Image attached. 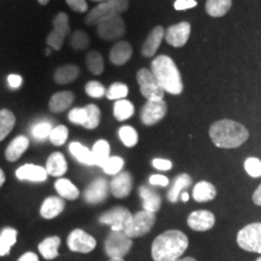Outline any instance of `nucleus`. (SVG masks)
I'll list each match as a JSON object with an SVG mask.
<instances>
[{"mask_svg": "<svg viewBox=\"0 0 261 261\" xmlns=\"http://www.w3.org/2000/svg\"><path fill=\"white\" fill-rule=\"evenodd\" d=\"M18 261H39V259H38L37 254L29 252V253L23 254V255L19 257Z\"/></svg>", "mask_w": 261, "mask_h": 261, "instance_id": "5fc2aeb1", "label": "nucleus"}, {"mask_svg": "<svg viewBox=\"0 0 261 261\" xmlns=\"http://www.w3.org/2000/svg\"><path fill=\"white\" fill-rule=\"evenodd\" d=\"M175 261H196L194 257H184V259H178Z\"/></svg>", "mask_w": 261, "mask_h": 261, "instance_id": "bf43d9fd", "label": "nucleus"}, {"mask_svg": "<svg viewBox=\"0 0 261 261\" xmlns=\"http://www.w3.org/2000/svg\"><path fill=\"white\" fill-rule=\"evenodd\" d=\"M244 169L250 177L260 178L261 177V160L257 158H248L244 161Z\"/></svg>", "mask_w": 261, "mask_h": 261, "instance_id": "c03bdc74", "label": "nucleus"}, {"mask_svg": "<svg viewBox=\"0 0 261 261\" xmlns=\"http://www.w3.org/2000/svg\"><path fill=\"white\" fill-rule=\"evenodd\" d=\"M165 28L162 25H156L151 32L149 33L148 38L145 39V41L142 45V56L143 57H152L155 56L156 52H158L160 45L165 38Z\"/></svg>", "mask_w": 261, "mask_h": 261, "instance_id": "f3484780", "label": "nucleus"}, {"mask_svg": "<svg viewBox=\"0 0 261 261\" xmlns=\"http://www.w3.org/2000/svg\"><path fill=\"white\" fill-rule=\"evenodd\" d=\"M64 205V201L61 197H55V196L47 197L40 208L41 217L44 219H54L63 212Z\"/></svg>", "mask_w": 261, "mask_h": 261, "instance_id": "4be33fe9", "label": "nucleus"}, {"mask_svg": "<svg viewBox=\"0 0 261 261\" xmlns=\"http://www.w3.org/2000/svg\"><path fill=\"white\" fill-rule=\"evenodd\" d=\"M46 172L52 177H62L68 169L67 161H65L63 154L61 152H54L46 161Z\"/></svg>", "mask_w": 261, "mask_h": 261, "instance_id": "a878e982", "label": "nucleus"}, {"mask_svg": "<svg viewBox=\"0 0 261 261\" xmlns=\"http://www.w3.org/2000/svg\"><path fill=\"white\" fill-rule=\"evenodd\" d=\"M188 247L187 234L179 230H168L155 238L151 256L154 261H175L180 259Z\"/></svg>", "mask_w": 261, "mask_h": 261, "instance_id": "f257e3e1", "label": "nucleus"}, {"mask_svg": "<svg viewBox=\"0 0 261 261\" xmlns=\"http://www.w3.org/2000/svg\"><path fill=\"white\" fill-rule=\"evenodd\" d=\"M151 73L165 92L178 96L184 90L181 75L175 62L166 55H160L151 62Z\"/></svg>", "mask_w": 261, "mask_h": 261, "instance_id": "7ed1b4c3", "label": "nucleus"}, {"mask_svg": "<svg viewBox=\"0 0 261 261\" xmlns=\"http://www.w3.org/2000/svg\"><path fill=\"white\" fill-rule=\"evenodd\" d=\"M69 151L70 154L74 156L77 161L84 163L87 166H93L94 165V159L92 155V150L87 149L86 146L80 144L77 142H73L69 144Z\"/></svg>", "mask_w": 261, "mask_h": 261, "instance_id": "7c9ffc66", "label": "nucleus"}, {"mask_svg": "<svg viewBox=\"0 0 261 261\" xmlns=\"http://www.w3.org/2000/svg\"><path fill=\"white\" fill-rule=\"evenodd\" d=\"M16 123V116L9 109L0 110V142L4 140L14 129Z\"/></svg>", "mask_w": 261, "mask_h": 261, "instance_id": "473e14b6", "label": "nucleus"}, {"mask_svg": "<svg viewBox=\"0 0 261 261\" xmlns=\"http://www.w3.org/2000/svg\"><path fill=\"white\" fill-rule=\"evenodd\" d=\"M256 261H261V257H259V259H257Z\"/></svg>", "mask_w": 261, "mask_h": 261, "instance_id": "0e129e2a", "label": "nucleus"}, {"mask_svg": "<svg viewBox=\"0 0 261 261\" xmlns=\"http://www.w3.org/2000/svg\"><path fill=\"white\" fill-rule=\"evenodd\" d=\"M85 91L92 98H102L103 96H106L107 92L106 87L99 81H90V83H87L86 86H85Z\"/></svg>", "mask_w": 261, "mask_h": 261, "instance_id": "a18cd8bd", "label": "nucleus"}, {"mask_svg": "<svg viewBox=\"0 0 261 261\" xmlns=\"http://www.w3.org/2000/svg\"><path fill=\"white\" fill-rule=\"evenodd\" d=\"M80 69L77 65L74 64H64L58 67L56 71H55L54 79L57 84L60 85H65L69 84L71 81L76 80L79 77Z\"/></svg>", "mask_w": 261, "mask_h": 261, "instance_id": "bb28decb", "label": "nucleus"}, {"mask_svg": "<svg viewBox=\"0 0 261 261\" xmlns=\"http://www.w3.org/2000/svg\"><path fill=\"white\" fill-rule=\"evenodd\" d=\"M253 202L256 205H261V184L257 187V189L253 194Z\"/></svg>", "mask_w": 261, "mask_h": 261, "instance_id": "6e6d98bb", "label": "nucleus"}, {"mask_svg": "<svg viewBox=\"0 0 261 261\" xmlns=\"http://www.w3.org/2000/svg\"><path fill=\"white\" fill-rule=\"evenodd\" d=\"M108 197V182L106 179L98 178L93 180L85 190L84 198L89 203L96 204L103 202Z\"/></svg>", "mask_w": 261, "mask_h": 261, "instance_id": "a211bd4d", "label": "nucleus"}, {"mask_svg": "<svg viewBox=\"0 0 261 261\" xmlns=\"http://www.w3.org/2000/svg\"><path fill=\"white\" fill-rule=\"evenodd\" d=\"M167 114V103L162 100H149L140 110V120L145 126H152L161 121Z\"/></svg>", "mask_w": 261, "mask_h": 261, "instance_id": "f8f14e48", "label": "nucleus"}, {"mask_svg": "<svg viewBox=\"0 0 261 261\" xmlns=\"http://www.w3.org/2000/svg\"><path fill=\"white\" fill-rule=\"evenodd\" d=\"M191 182H192V179L190 175L187 174V173H182V174L177 175V177L174 178V180H173L172 187L168 191L167 197L169 202L175 203V202L178 201L179 196H180L182 190H185V189L190 187Z\"/></svg>", "mask_w": 261, "mask_h": 261, "instance_id": "cd10ccee", "label": "nucleus"}, {"mask_svg": "<svg viewBox=\"0 0 261 261\" xmlns=\"http://www.w3.org/2000/svg\"><path fill=\"white\" fill-rule=\"evenodd\" d=\"M125 166V161L120 156H110L107 160V162L102 166L103 171L109 175H116L121 172V169Z\"/></svg>", "mask_w": 261, "mask_h": 261, "instance_id": "a19ab883", "label": "nucleus"}, {"mask_svg": "<svg viewBox=\"0 0 261 261\" xmlns=\"http://www.w3.org/2000/svg\"><path fill=\"white\" fill-rule=\"evenodd\" d=\"M210 137L218 148L234 149L247 142L249 132L242 123L225 119L212 123Z\"/></svg>", "mask_w": 261, "mask_h": 261, "instance_id": "f03ea898", "label": "nucleus"}, {"mask_svg": "<svg viewBox=\"0 0 261 261\" xmlns=\"http://www.w3.org/2000/svg\"><path fill=\"white\" fill-rule=\"evenodd\" d=\"M132 238L125 231H113L106 240V253L110 259H123L132 248Z\"/></svg>", "mask_w": 261, "mask_h": 261, "instance_id": "39448f33", "label": "nucleus"}, {"mask_svg": "<svg viewBox=\"0 0 261 261\" xmlns=\"http://www.w3.org/2000/svg\"><path fill=\"white\" fill-rule=\"evenodd\" d=\"M133 114H135V106L129 100L120 99L114 104V116L117 121L128 120L129 117L133 116Z\"/></svg>", "mask_w": 261, "mask_h": 261, "instance_id": "f704fd0d", "label": "nucleus"}, {"mask_svg": "<svg viewBox=\"0 0 261 261\" xmlns=\"http://www.w3.org/2000/svg\"><path fill=\"white\" fill-rule=\"evenodd\" d=\"M133 50L129 42L119 41L109 52V60L114 65H123L130 60Z\"/></svg>", "mask_w": 261, "mask_h": 261, "instance_id": "aec40b11", "label": "nucleus"}, {"mask_svg": "<svg viewBox=\"0 0 261 261\" xmlns=\"http://www.w3.org/2000/svg\"><path fill=\"white\" fill-rule=\"evenodd\" d=\"M189 227L194 231H203L211 230L215 225V217L210 211H195L189 215L188 218Z\"/></svg>", "mask_w": 261, "mask_h": 261, "instance_id": "2eb2a0df", "label": "nucleus"}, {"mask_svg": "<svg viewBox=\"0 0 261 261\" xmlns=\"http://www.w3.org/2000/svg\"><path fill=\"white\" fill-rule=\"evenodd\" d=\"M4 182H5V173L2 168H0V188L3 187V184H4Z\"/></svg>", "mask_w": 261, "mask_h": 261, "instance_id": "4d7b16f0", "label": "nucleus"}, {"mask_svg": "<svg viewBox=\"0 0 261 261\" xmlns=\"http://www.w3.org/2000/svg\"><path fill=\"white\" fill-rule=\"evenodd\" d=\"M232 0H207L205 2V12L211 17H223L230 11Z\"/></svg>", "mask_w": 261, "mask_h": 261, "instance_id": "c85d7f7f", "label": "nucleus"}, {"mask_svg": "<svg viewBox=\"0 0 261 261\" xmlns=\"http://www.w3.org/2000/svg\"><path fill=\"white\" fill-rule=\"evenodd\" d=\"M55 188L62 198H65V200L74 201L79 197L80 191L75 185L71 182L69 179L61 178L55 182Z\"/></svg>", "mask_w": 261, "mask_h": 261, "instance_id": "c756f323", "label": "nucleus"}, {"mask_svg": "<svg viewBox=\"0 0 261 261\" xmlns=\"http://www.w3.org/2000/svg\"><path fill=\"white\" fill-rule=\"evenodd\" d=\"M132 213L125 207H115L99 217V223L112 226L113 231H125L132 220Z\"/></svg>", "mask_w": 261, "mask_h": 261, "instance_id": "9b49d317", "label": "nucleus"}, {"mask_svg": "<svg viewBox=\"0 0 261 261\" xmlns=\"http://www.w3.org/2000/svg\"><path fill=\"white\" fill-rule=\"evenodd\" d=\"M133 187V178L128 172H120L114 175L110 182V191L117 198H125L130 194Z\"/></svg>", "mask_w": 261, "mask_h": 261, "instance_id": "dca6fc26", "label": "nucleus"}, {"mask_svg": "<svg viewBox=\"0 0 261 261\" xmlns=\"http://www.w3.org/2000/svg\"><path fill=\"white\" fill-rule=\"evenodd\" d=\"M52 24H54V28H52L50 34L47 35L46 44L54 50L60 51L63 46L65 37L70 33L69 17L64 12H60V14L55 16Z\"/></svg>", "mask_w": 261, "mask_h": 261, "instance_id": "1a4fd4ad", "label": "nucleus"}, {"mask_svg": "<svg viewBox=\"0 0 261 261\" xmlns=\"http://www.w3.org/2000/svg\"><path fill=\"white\" fill-rule=\"evenodd\" d=\"M237 243L243 250L261 254V223L244 226L237 234Z\"/></svg>", "mask_w": 261, "mask_h": 261, "instance_id": "6e6552de", "label": "nucleus"}, {"mask_svg": "<svg viewBox=\"0 0 261 261\" xmlns=\"http://www.w3.org/2000/svg\"><path fill=\"white\" fill-rule=\"evenodd\" d=\"M29 146V139L24 136H18L10 143L5 151V158L10 162H15L24 154Z\"/></svg>", "mask_w": 261, "mask_h": 261, "instance_id": "5701e85b", "label": "nucleus"}, {"mask_svg": "<svg viewBox=\"0 0 261 261\" xmlns=\"http://www.w3.org/2000/svg\"><path fill=\"white\" fill-rule=\"evenodd\" d=\"M92 155L94 159V165L102 167L107 160L110 158V145L107 140L100 139L96 142L92 148Z\"/></svg>", "mask_w": 261, "mask_h": 261, "instance_id": "72a5a7b5", "label": "nucleus"}, {"mask_svg": "<svg viewBox=\"0 0 261 261\" xmlns=\"http://www.w3.org/2000/svg\"><path fill=\"white\" fill-rule=\"evenodd\" d=\"M38 2H39V4H40V5H47L50 0H38Z\"/></svg>", "mask_w": 261, "mask_h": 261, "instance_id": "052dcab7", "label": "nucleus"}, {"mask_svg": "<svg viewBox=\"0 0 261 261\" xmlns=\"http://www.w3.org/2000/svg\"><path fill=\"white\" fill-rule=\"evenodd\" d=\"M128 8V0H108V2L100 3L91 10L89 15L85 17V23L87 25H97L103 19L126 12Z\"/></svg>", "mask_w": 261, "mask_h": 261, "instance_id": "20e7f679", "label": "nucleus"}, {"mask_svg": "<svg viewBox=\"0 0 261 261\" xmlns=\"http://www.w3.org/2000/svg\"><path fill=\"white\" fill-rule=\"evenodd\" d=\"M96 240L80 228L71 231L69 237H68V247L71 252L85 254L91 253L96 248Z\"/></svg>", "mask_w": 261, "mask_h": 261, "instance_id": "ddd939ff", "label": "nucleus"}, {"mask_svg": "<svg viewBox=\"0 0 261 261\" xmlns=\"http://www.w3.org/2000/svg\"><path fill=\"white\" fill-rule=\"evenodd\" d=\"M197 6V2L196 0H175L174 2V9L178 11L181 10H189Z\"/></svg>", "mask_w": 261, "mask_h": 261, "instance_id": "8fccbe9b", "label": "nucleus"}, {"mask_svg": "<svg viewBox=\"0 0 261 261\" xmlns=\"http://www.w3.org/2000/svg\"><path fill=\"white\" fill-rule=\"evenodd\" d=\"M97 33L100 39L107 41L121 39L126 33V24L120 15L106 18L97 24Z\"/></svg>", "mask_w": 261, "mask_h": 261, "instance_id": "9d476101", "label": "nucleus"}, {"mask_svg": "<svg viewBox=\"0 0 261 261\" xmlns=\"http://www.w3.org/2000/svg\"><path fill=\"white\" fill-rule=\"evenodd\" d=\"M68 119H69V121L71 123H74V125L84 126L87 119L86 109H85V108H74V109H71L69 112Z\"/></svg>", "mask_w": 261, "mask_h": 261, "instance_id": "de8ad7c7", "label": "nucleus"}, {"mask_svg": "<svg viewBox=\"0 0 261 261\" xmlns=\"http://www.w3.org/2000/svg\"><path fill=\"white\" fill-rule=\"evenodd\" d=\"M191 34V25L189 22H179L177 24H172L165 33V39L173 47H182Z\"/></svg>", "mask_w": 261, "mask_h": 261, "instance_id": "4468645a", "label": "nucleus"}, {"mask_svg": "<svg viewBox=\"0 0 261 261\" xmlns=\"http://www.w3.org/2000/svg\"><path fill=\"white\" fill-rule=\"evenodd\" d=\"M74 102V94L71 91H61L51 97L48 108L52 113H62L67 110Z\"/></svg>", "mask_w": 261, "mask_h": 261, "instance_id": "b1692460", "label": "nucleus"}, {"mask_svg": "<svg viewBox=\"0 0 261 261\" xmlns=\"http://www.w3.org/2000/svg\"><path fill=\"white\" fill-rule=\"evenodd\" d=\"M68 136H69L68 127L64 125H60V126L55 127V128L51 130L50 137H48V138H50L52 144L56 145V146H60V145H63L64 143L67 142Z\"/></svg>", "mask_w": 261, "mask_h": 261, "instance_id": "79ce46f5", "label": "nucleus"}, {"mask_svg": "<svg viewBox=\"0 0 261 261\" xmlns=\"http://www.w3.org/2000/svg\"><path fill=\"white\" fill-rule=\"evenodd\" d=\"M137 81H138L140 93L148 102L165 99V91L159 85L151 70L145 69V68L139 69L137 73Z\"/></svg>", "mask_w": 261, "mask_h": 261, "instance_id": "423d86ee", "label": "nucleus"}, {"mask_svg": "<svg viewBox=\"0 0 261 261\" xmlns=\"http://www.w3.org/2000/svg\"><path fill=\"white\" fill-rule=\"evenodd\" d=\"M217 196V189L210 181H198L192 190V197L196 202H208L214 200Z\"/></svg>", "mask_w": 261, "mask_h": 261, "instance_id": "393cba45", "label": "nucleus"}, {"mask_svg": "<svg viewBox=\"0 0 261 261\" xmlns=\"http://www.w3.org/2000/svg\"><path fill=\"white\" fill-rule=\"evenodd\" d=\"M16 177L21 180L41 182L47 179L46 169L37 165H24L16 171Z\"/></svg>", "mask_w": 261, "mask_h": 261, "instance_id": "6ab92c4d", "label": "nucleus"}, {"mask_svg": "<svg viewBox=\"0 0 261 261\" xmlns=\"http://www.w3.org/2000/svg\"><path fill=\"white\" fill-rule=\"evenodd\" d=\"M149 182L151 185H154V187H167V185L169 184V180L167 177H165V175L154 174L150 177Z\"/></svg>", "mask_w": 261, "mask_h": 261, "instance_id": "603ef678", "label": "nucleus"}, {"mask_svg": "<svg viewBox=\"0 0 261 261\" xmlns=\"http://www.w3.org/2000/svg\"><path fill=\"white\" fill-rule=\"evenodd\" d=\"M17 231L12 227H6L0 233V256L8 255L11 247L16 243Z\"/></svg>", "mask_w": 261, "mask_h": 261, "instance_id": "c9c22d12", "label": "nucleus"}, {"mask_svg": "<svg viewBox=\"0 0 261 261\" xmlns=\"http://www.w3.org/2000/svg\"><path fill=\"white\" fill-rule=\"evenodd\" d=\"M92 2H99V3H104V2H108V0H92Z\"/></svg>", "mask_w": 261, "mask_h": 261, "instance_id": "e2e57ef3", "label": "nucleus"}, {"mask_svg": "<svg viewBox=\"0 0 261 261\" xmlns=\"http://www.w3.org/2000/svg\"><path fill=\"white\" fill-rule=\"evenodd\" d=\"M87 113V119L84 127L87 129H94L99 126L100 122V109L94 104H89L85 107Z\"/></svg>", "mask_w": 261, "mask_h": 261, "instance_id": "58836bf2", "label": "nucleus"}, {"mask_svg": "<svg viewBox=\"0 0 261 261\" xmlns=\"http://www.w3.org/2000/svg\"><path fill=\"white\" fill-rule=\"evenodd\" d=\"M179 197L181 198L182 202H188L189 201V194H188V192H181Z\"/></svg>", "mask_w": 261, "mask_h": 261, "instance_id": "13d9d810", "label": "nucleus"}, {"mask_svg": "<svg viewBox=\"0 0 261 261\" xmlns=\"http://www.w3.org/2000/svg\"><path fill=\"white\" fill-rule=\"evenodd\" d=\"M151 163L159 171H169L172 168V162L166 159H154Z\"/></svg>", "mask_w": 261, "mask_h": 261, "instance_id": "3c124183", "label": "nucleus"}, {"mask_svg": "<svg viewBox=\"0 0 261 261\" xmlns=\"http://www.w3.org/2000/svg\"><path fill=\"white\" fill-rule=\"evenodd\" d=\"M139 196L143 201V208L146 212H151V213H156L161 208V196L158 192L149 187H143L139 188Z\"/></svg>", "mask_w": 261, "mask_h": 261, "instance_id": "412c9836", "label": "nucleus"}, {"mask_svg": "<svg viewBox=\"0 0 261 261\" xmlns=\"http://www.w3.org/2000/svg\"><path fill=\"white\" fill-rule=\"evenodd\" d=\"M156 215L155 213L146 211H140L132 217L128 226L126 227L125 232L129 238H138L144 236L151 231L152 226L155 225Z\"/></svg>", "mask_w": 261, "mask_h": 261, "instance_id": "0eeeda50", "label": "nucleus"}, {"mask_svg": "<svg viewBox=\"0 0 261 261\" xmlns=\"http://www.w3.org/2000/svg\"><path fill=\"white\" fill-rule=\"evenodd\" d=\"M109 261H125L123 259H110Z\"/></svg>", "mask_w": 261, "mask_h": 261, "instance_id": "680f3d73", "label": "nucleus"}, {"mask_svg": "<svg viewBox=\"0 0 261 261\" xmlns=\"http://www.w3.org/2000/svg\"><path fill=\"white\" fill-rule=\"evenodd\" d=\"M86 65L94 75H100L104 70V60L100 52L90 51L86 55Z\"/></svg>", "mask_w": 261, "mask_h": 261, "instance_id": "e433bc0d", "label": "nucleus"}, {"mask_svg": "<svg viewBox=\"0 0 261 261\" xmlns=\"http://www.w3.org/2000/svg\"><path fill=\"white\" fill-rule=\"evenodd\" d=\"M90 44V37L84 31H76L71 35L70 45L75 50H85Z\"/></svg>", "mask_w": 261, "mask_h": 261, "instance_id": "37998d69", "label": "nucleus"}, {"mask_svg": "<svg viewBox=\"0 0 261 261\" xmlns=\"http://www.w3.org/2000/svg\"><path fill=\"white\" fill-rule=\"evenodd\" d=\"M127 94H128V87H127L126 84H122V83L112 84L106 92L107 98L110 100L125 99Z\"/></svg>", "mask_w": 261, "mask_h": 261, "instance_id": "ea45409f", "label": "nucleus"}, {"mask_svg": "<svg viewBox=\"0 0 261 261\" xmlns=\"http://www.w3.org/2000/svg\"><path fill=\"white\" fill-rule=\"evenodd\" d=\"M8 83L10 87H12V89H18L22 85V77L17 74H10L8 77Z\"/></svg>", "mask_w": 261, "mask_h": 261, "instance_id": "864d4df0", "label": "nucleus"}, {"mask_svg": "<svg viewBox=\"0 0 261 261\" xmlns=\"http://www.w3.org/2000/svg\"><path fill=\"white\" fill-rule=\"evenodd\" d=\"M119 137L127 148H133L138 143V133L130 126H122L119 129Z\"/></svg>", "mask_w": 261, "mask_h": 261, "instance_id": "4c0bfd02", "label": "nucleus"}, {"mask_svg": "<svg viewBox=\"0 0 261 261\" xmlns=\"http://www.w3.org/2000/svg\"><path fill=\"white\" fill-rule=\"evenodd\" d=\"M60 237H48L39 244V252L46 260H52L58 256V247H60Z\"/></svg>", "mask_w": 261, "mask_h": 261, "instance_id": "2f4dec72", "label": "nucleus"}, {"mask_svg": "<svg viewBox=\"0 0 261 261\" xmlns=\"http://www.w3.org/2000/svg\"><path fill=\"white\" fill-rule=\"evenodd\" d=\"M54 129V127L50 122H40V123H37L34 127H33V136L35 137L37 139H45L47 138V137H50V133L51 130Z\"/></svg>", "mask_w": 261, "mask_h": 261, "instance_id": "49530a36", "label": "nucleus"}, {"mask_svg": "<svg viewBox=\"0 0 261 261\" xmlns=\"http://www.w3.org/2000/svg\"><path fill=\"white\" fill-rule=\"evenodd\" d=\"M67 4L69 5V8L75 12H79V14H84L89 9L86 0H65Z\"/></svg>", "mask_w": 261, "mask_h": 261, "instance_id": "09e8293b", "label": "nucleus"}]
</instances>
